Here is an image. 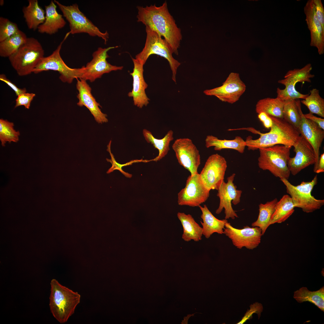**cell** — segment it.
<instances>
[{
  "label": "cell",
  "mask_w": 324,
  "mask_h": 324,
  "mask_svg": "<svg viewBox=\"0 0 324 324\" xmlns=\"http://www.w3.org/2000/svg\"><path fill=\"white\" fill-rule=\"evenodd\" d=\"M137 21L163 37L173 53L178 55L182 35L169 11L166 2L159 6L154 4L145 7L137 6Z\"/></svg>",
  "instance_id": "1"
},
{
  "label": "cell",
  "mask_w": 324,
  "mask_h": 324,
  "mask_svg": "<svg viewBox=\"0 0 324 324\" xmlns=\"http://www.w3.org/2000/svg\"><path fill=\"white\" fill-rule=\"evenodd\" d=\"M270 116L273 124L268 132L262 133L255 131L260 135L258 138L253 140L251 136L247 137L245 145L249 150H254L277 145L292 147L299 136L298 131L283 118Z\"/></svg>",
  "instance_id": "2"
},
{
  "label": "cell",
  "mask_w": 324,
  "mask_h": 324,
  "mask_svg": "<svg viewBox=\"0 0 324 324\" xmlns=\"http://www.w3.org/2000/svg\"><path fill=\"white\" fill-rule=\"evenodd\" d=\"M49 307L54 317L60 323L66 322L80 303L81 295L61 284L55 279L51 280Z\"/></svg>",
  "instance_id": "3"
},
{
  "label": "cell",
  "mask_w": 324,
  "mask_h": 324,
  "mask_svg": "<svg viewBox=\"0 0 324 324\" xmlns=\"http://www.w3.org/2000/svg\"><path fill=\"white\" fill-rule=\"evenodd\" d=\"M40 43L33 37H28L26 41L8 58L10 64L20 76H26L33 70L44 57Z\"/></svg>",
  "instance_id": "4"
},
{
  "label": "cell",
  "mask_w": 324,
  "mask_h": 324,
  "mask_svg": "<svg viewBox=\"0 0 324 324\" xmlns=\"http://www.w3.org/2000/svg\"><path fill=\"white\" fill-rule=\"evenodd\" d=\"M292 147L277 145L259 149L258 165L264 170H268L275 176L288 180L290 172L287 164Z\"/></svg>",
  "instance_id": "5"
},
{
  "label": "cell",
  "mask_w": 324,
  "mask_h": 324,
  "mask_svg": "<svg viewBox=\"0 0 324 324\" xmlns=\"http://www.w3.org/2000/svg\"><path fill=\"white\" fill-rule=\"evenodd\" d=\"M146 34L144 46L137 54L135 58L143 62L145 64L149 56L155 54L164 57L168 62L172 72V79L175 82L177 69L181 63L172 56L173 51L166 40L155 32L146 27Z\"/></svg>",
  "instance_id": "6"
},
{
  "label": "cell",
  "mask_w": 324,
  "mask_h": 324,
  "mask_svg": "<svg viewBox=\"0 0 324 324\" xmlns=\"http://www.w3.org/2000/svg\"><path fill=\"white\" fill-rule=\"evenodd\" d=\"M54 1L69 22L70 34L87 33L91 36H97L101 38L104 40V43L106 44L109 38L108 32H101L80 10L77 4L66 6L56 0Z\"/></svg>",
  "instance_id": "7"
},
{
  "label": "cell",
  "mask_w": 324,
  "mask_h": 324,
  "mask_svg": "<svg viewBox=\"0 0 324 324\" xmlns=\"http://www.w3.org/2000/svg\"><path fill=\"white\" fill-rule=\"evenodd\" d=\"M286 187L295 207L301 208L305 212H312L320 209L324 204V200L316 199L311 195L314 186L317 183V175L310 182H302L296 186L291 184L287 179H280Z\"/></svg>",
  "instance_id": "8"
},
{
  "label": "cell",
  "mask_w": 324,
  "mask_h": 324,
  "mask_svg": "<svg viewBox=\"0 0 324 324\" xmlns=\"http://www.w3.org/2000/svg\"><path fill=\"white\" fill-rule=\"evenodd\" d=\"M70 34L69 32L57 48L50 56L44 57L40 61L33 73L37 74L44 71L52 70L58 71L61 80L64 82L71 83L75 78H81L85 71V66L81 68H71L68 66L62 60L60 51L63 44Z\"/></svg>",
  "instance_id": "9"
},
{
  "label": "cell",
  "mask_w": 324,
  "mask_h": 324,
  "mask_svg": "<svg viewBox=\"0 0 324 324\" xmlns=\"http://www.w3.org/2000/svg\"><path fill=\"white\" fill-rule=\"evenodd\" d=\"M312 70L311 64H308L300 69H295L288 71L284 79L279 80L278 82L285 86L284 89L278 88L277 89V97L284 100L289 99H304L309 94H303L297 91L295 88L298 82H310V78L314 76L310 73Z\"/></svg>",
  "instance_id": "10"
},
{
  "label": "cell",
  "mask_w": 324,
  "mask_h": 324,
  "mask_svg": "<svg viewBox=\"0 0 324 324\" xmlns=\"http://www.w3.org/2000/svg\"><path fill=\"white\" fill-rule=\"evenodd\" d=\"M210 190L205 186L200 174L189 176L185 186L178 194V203L180 206H199L209 196Z\"/></svg>",
  "instance_id": "11"
},
{
  "label": "cell",
  "mask_w": 324,
  "mask_h": 324,
  "mask_svg": "<svg viewBox=\"0 0 324 324\" xmlns=\"http://www.w3.org/2000/svg\"><path fill=\"white\" fill-rule=\"evenodd\" d=\"M178 163L193 176L198 173L200 164L199 151L192 140L187 138L176 139L172 146Z\"/></svg>",
  "instance_id": "12"
},
{
  "label": "cell",
  "mask_w": 324,
  "mask_h": 324,
  "mask_svg": "<svg viewBox=\"0 0 324 324\" xmlns=\"http://www.w3.org/2000/svg\"><path fill=\"white\" fill-rule=\"evenodd\" d=\"M246 89V86L239 74L231 72L221 86L205 90L204 93L207 95L214 96L222 102L233 104L239 100Z\"/></svg>",
  "instance_id": "13"
},
{
  "label": "cell",
  "mask_w": 324,
  "mask_h": 324,
  "mask_svg": "<svg viewBox=\"0 0 324 324\" xmlns=\"http://www.w3.org/2000/svg\"><path fill=\"white\" fill-rule=\"evenodd\" d=\"M227 167L225 158L218 154H212L208 158L200 175L209 190H218L224 180Z\"/></svg>",
  "instance_id": "14"
},
{
  "label": "cell",
  "mask_w": 324,
  "mask_h": 324,
  "mask_svg": "<svg viewBox=\"0 0 324 324\" xmlns=\"http://www.w3.org/2000/svg\"><path fill=\"white\" fill-rule=\"evenodd\" d=\"M118 46L107 48H98L92 54V59L85 66V71L82 79L90 82L100 78L104 74L112 71L120 70L123 67L113 65L108 63L106 58L109 56L107 52L110 50L117 48Z\"/></svg>",
  "instance_id": "15"
},
{
  "label": "cell",
  "mask_w": 324,
  "mask_h": 324,
  "mask_svg": "<svg viewBox=\"0 0 324 324\" xmlns=\"http://www.w3.org/2000/svg\"><path fill=\"white\" fill-rule=\"evenodd\" d=\"M224 233L231 240L235 247L239 249L244 247L251 250L256 248L260 243L262 236V230L259 227L247 226L242 229H238L228 222L225 225Z\"/></svg>",
  "instance_id": "16"
},
{
  "label": "cell",
  "mask_w": 324,
  "mask_h": 324,
  "mask_svg": "<svg viewBox=\"0 0 324 324\" xmlns=\"http://www.w3.org/2000/svg\"><path fill=\"white\" fill-rule=\"evenodd\" d=\"M235 176V174L233 173L228 177L226 183L223 181L218 190L217 196L219 198L220 203L216 213L220 214L224 208L226 219L230 218L234 219L238 217L232 208L231 202L234 205L239 203L242 191L237 190L233 183Z\"/></svg>",
  "instance_id": "17"
},
{
  "label": "cell",
  "mask_w": 324,
  "mask_h": 324,
  "mask_svg": "<svg viewBox=\"0 0 324 324\" xmlns=\"http://www.w3.org/2000/svg\"><path fill=\"white\" fill-rule=\"evenodd\" d=\"M296 100L300 117L298 131L310 144L314 150L316 161L313 171L315 172L320 156V148L324 138V131L316 123L305 117L302 110L300 100Z\"/></svg>",
  "instance_id": "18"
},
{
  "label": "cell",
  "mask_w": 324,
  "mask_h": 324,
  "mask_svg": "<svg viewBox=\"0 0 324 324\" xmlns=\"http://www.w3.org/2000/svg\"><path fill=\"white\" fill-rule=\"evenodd\" d=\"M292 146L296 154L290 158L287 166L290 173L295 176L303 169L314 164L316 159L312 146L302 136L300 135Z\"/></svg>",
  "instance_id": "19"
},
{
  "label": "cell",
  "mask_w": 324,
  "mask_h": 324,
  "mask_svg": "<svg viewBox=\"0 0 324 324\" xmlns=\"http://www.w3.org/2000/svg\"><path fill=\"white\" fill-rule=\"evenodd\" d=\"M134 63L133 71L130 73L133 79V88L128 95L133 98L134 104L139 108L146 106L150 99L147 97L145 89L148 85L144 80L143 73L144 64L142 61L132 58Z\"/></svg>",
  "instance_id": "20"
},
{
  "label": "cell",
  "mask_w": 324,
  "mask_h": 324,
  "mask_svg": "<svg viewBox=\"0 0 324 324\" xmlns=\"http://www.w3.org/2000/svg\"><path fill=\"white\" fill-rule=\"evenodd\" d=\"M76 87L78 91L77 97L79 100L77 105L80 106H85L93 116L94 119L99 124L107 122V115L103 113L98 103L91 93L92 88L86 80L82 79H77Z\"/></svg>",
  "instance_id": "21"
},
{
  "label": "cell",
  "mask_w": 324,
  "mask_h": 324,
  "mask_svg": "<svg viewBox=\"0 0 324 324\" xmlns=\"http://www.w3.org/2000/svg\"><path fill=\"white\" fill-rule=\"evenodd\" d=\"M305 21L310 32V46L316 47L320 55L324 53V31L316 17L312 0H308L304 8Z\"/></svg>",
  "instance_id": "22"
},
{
  "label": "cell",
  "mask_w": 324,
  "mask_h": 324,
  "mask_svg": "<svg viewBox=\"0 0 324 324\" xmlns=\"http://www.w3.org/2000/svg\"><path fill=\"white\" fill-rule=\"evenodd\" d=\"M56 8L57 5L52 0L49 5L45 6V20L38 28L39 33L52 35L65 26V21L62 15L58 13Z\"/></svg>",
  "instance_id": "23"
},
{
  "label": "cell",
  "mask_w": 324,
  "mask_h": 324,
  "mask_svg": "<svg viewBox=\"0 0 324 324\" xmlns=\"http://www.w3.org/2000/svg\"><path fill=\"white\" fill-rule=\"evenodd\" d=\"M202 214L201 218L203 222L200 221L202 226L203 235L207 238H209L213 233L216 232L219 234L224 233V230L227 219L219 220L215 218L209 210L207 206H199Z\"/></svg>",
  "instance_id": "24"
},
{
  "label": "cell",
  "mask_w": 324,
  "mask_h": 324,
  "mask_svg": "<svg viewBox=\"0 0 324 324\" xmlns=\"http://www.w3.org/2000/svg\"><path fill=\"white\" fill-rule=\"evenodd\" d=\"M28 4L22 9L23 16L28 28L35 31L45 20V12L37 0H28Z\"/></svg>",
  "instance_id": "25"
},
{
  "label": "cell",
  "mask_w": 324,
  "mask_h": 324,
  "mask_svg": "<svg viewBox=\"0 0 324 324\" xmlns=\"http://www.w3.org/2000/svg\"><path fill=\"white\" fill-rule=\"evenodd\" d=\"M177 216L183 228L182 238L186 242L191 240L196 242L201 240L203 235L202 228L192 216L190 214H186L180 212L178 213Z\"/></svg>",
  "instance_id": "26"
},
{
  "label": "cell",
  "mask_w": 324,
  "mask_h": 324,
  "mask_svg": "<svg viewBox=\"0 0 324 324\" xmlns=\"http://www.w3.org/2000/svg\"><path fill=\"white\" fill-rule=\"evenodd\" d=\"M207 148L214 147V149L220 151L224 149L236 150L240 153H244L246 146L245 141L241 137L236 136L231 140H220L212 135L206 136L205 140Z\"/></svg>",
  "instance_id": "27"
},
{
  "label": "cell",
  "mask_w": 324,
  "mask_h": 324,
  "mask_svg": "<svg viewBox=\"0 0 324 324\" xmlns=\"http://www.w3.org/2000/svg\"><path fill=\"white\" fill-rule=\"evenodd\" d=\"M284 102L285 100L278 97L264 98L257 102L255 111L258 114L264 112L272 116L283 118V110Z\"/></svg>",
  "instance_id": "28"
},
{
  "label": "cell",
  "mask_w": 324,
  "mask_h": 324,
  "mask_svg": "<svg viewBox=\"0 0 324 324\" xmlns=\"http://www.w3.org/2000/svg\"><path fill=\"white\" fill-rule=\"evenodd\" d=\"M295 208L290 196L284 195L276 204L270 219V225L285 221L294 212Z\"/></svg>",
  "instance_id": "29"
},
{
  "label": "cell",
  "mask_w": 324,
  "mask_h": 324,
  "mask_svg": "<svg viewBox=\"0 0 324 324\" xmlns=\"http://www.w3.org/2000/svg\"><path fill=\"white\" fill-rule=\"evenodd\" d=\"M143 134L146 141L151 143L155 148L158 150V155L152 160H159L167 154L170 150V143L174 139L172 130H169L164 137L160 139L154 138L151 132L146 129L143 130Z\"/></svg>",
  "instance_id": "30"
},
{
  "label": "cell",
  "mask_w": 324,
  "mask_h": 324,
  "mask_svg": "<svg viewBox=\"0 0 324 324\" xmlns=\"http://www.w3.org/2000/svg\"><path fill=\"white\" fill-rule=\"evenodd\" d=\"M293 298L298 302H309L324 311V287L315 291H310L306 287H302L294 292Z\"/></svg>",
  "instance_id": "31"
},
{
  "label": "cell",
  "mask_w": 324,
  "mask_h": 324,
  "mask_svg": "<svg viewBox=\"0 0 324 324\" xmlns=\"http://www.w3.org/2000/svg\"><path fill=\"white\" fill-rule=\"evenodd\" d=\"M278 201L277 199L276 198L265 204L260 203L259 205V213L258 218L252 223L251 225L253 227L260 228L262 230V235L270 226V219Z\"/></svg>",
  "instance_id": "32"
},
{
  "label": "cell",
  "mask_w": 324,
  "mask_h": 324,
  "mask_svg": "<svg viewBox=\"0 0 324 324\" xmlns=\"http://www.w3.org/2000/svg\"><path fill=\"white\" fill-rule=\"evenodd\" d=\"M28 37L20 30L4 40L0 42V56L8 58L15 53L26 40Z\"/></svg>",
  "instance_id": "33"
},
{
  "label": "cell",
  "mask_w": 324,
  "mask_h": 324,
  "mask_svg": "<svg viewBox=\"0 0 324 324\" xmlns=\"http://www.w3.org/2000/svg\"><path fill=\"white\" fill-rule=\"evenodd\" d=\"M310 94L304 99L300 101L312 114L324 117V99L319 94V90L315 88L310 91Z\"/></svg>",
  "instance_id": "34"
},
{
  "label": "cell",
  "mask_w": 324,
  "mask_h": 324,
  "mask_svg": "<svg viewBox=\"0 0 324 324\" xmlns=\"http://www.w3.org/2000/svg\"><path fill=\"white\" fill-rule=\"evenodd\" d=\"M283 115V119L298 131L300 117L296 99L285 100Z\"/></svg>",
  "instance_id": "35"
},
{
  "label": "cell",
  "mask_w": 324,
  "mask_h": 324,
  "mask_svg": "<svg viewBox=\"0 0 324 324\" xmlns=\"http://www.w3.org/2000/svg\"><path fill=\"white\" fill-rule=\"evenodd\" d=\"M13 122L0 119V140L2 146L7 142H16L19 141L20 132L15 130Z\"/></svg>",
  "instance_id": "36"
},
{
  "label": "cell",
  "mask_w": 324,
  "mask_h": 324,
  "mask_svg": "<svg viewBox=\"0 0 324 324\" xmlns=\"http://www.w3.org/2000/svg\"><path fill=\"white\" fill-rule=\"evenodd\" d=\"M19 30L16 23L7 18L0 17V42L14 34Z\"/></svg>",
  "instance_id": "37"
},
{
  "label": "cell",
  "mask_w": 324,
  "mask_h": 324,
  "mask_svg": "<svg viewBox=\"0 0 324 324\" xmlns=\"http://www.w3.org/2000/svg\"><path fill=\"white\" fill-rule=\"evenodd\" d=\"M111 142V141L110 140L109 143V144L107 146V150L109 152L110 154L111 157V159H110L108 158H106V160L108 162H110L111 163V164H112V166L110 168L107 172V173H110L111 172H112L114 170H119L121 173H122L126 177L128 178H130L132 176V175L128 173L125 172L122 169V168L123 166L129 165H131L134 163L141 162H147L148 161V160H143L142 159L140 160H132L129 162L123 164H119L116 161L114 158L113 155L111 152L110 149V145Z\"/></svg>",
  "instance_id": "38"
},
{
  "label": "cell",
  "mask_w": 324,
  "mask_h": 324,
  "mask_svg": "<svg viewBox=\"0 0 324 324\" xmlns=\"http://www.w3.org/2000/svg\"><path fill=\"white\" fill-rule=\"evenodd\" d=\"M35 96L34 93L25 92L22 93L18 96L16 99V104L14 107L23 106L25 108L29 109L30 106L31 102Z\"/></svg>",
  "instance_id": "39"
},
{
  "label": "cell",
  "mask_w": 324,
  "mask_h": 324,
  "mask_svg": "<svg viewBox=\"0 0 324 324\" xmlns=\"http://www.w3.org/2000/svg\"><path fill=\"white\" fill-rule=\"evenodd\" d=\"M317 19L324 31V8L321 0H312Z\"/></svg>",
  "instance_id": "40"
},
{
  "label": "cell",
  "mask_w": 324,
  "mask_h": 324,
  "mask_svg": "<svg viewBox=\"0 0 324 324\" xmlns=\"http://www.w3.org/2000/svg\"><path fill=\"white\" fill-rule=\"evenodd\" d=\"M251 309L250 311H248V313L246 314L244 317L243 318L241 321L238 324H243L245 322L248 320H249L252 317V314L254 313H256L259 317L260 316L261 313L263 310L262 306L261 304L256 302L251 306Z\"/></svg>",
  "instance_id": "41"
},
{
  "label": "cell",
  "mask_w": 324,
  "mask_h": 324,
  "mask_svg": "<svg viewBox=\"0 0 324 324\" xmlns=\"http://www.w3.org/2000/svg\"><path fill=\"white\" fill-rule=\"evenodd\" d=\"M0 80L5 82L14 91L17 96L27 92L26 88H18L14 83L8 79L4 74H1L0 75Z\"/></svg>",
  "instance_id": "42"
},
{
  "label": "cell",
  "mask_w": 324,
  "mask_h": 324,
  "mask_svg": "<svg viewBox=\"0 0 324 324\" xmlns=\"http://www.w3.org/2000/svg\"><path fill=\"white\" fill-rule=\"evenodd\" d=\"M258 118L266 128L270 129L273 124V121L271 116L264 112H261L258 115Z\"/></svg>",
  "instance_id": "43"
},
{
  "label": "cell",
  "mask_w": 324,
  "mask_h": 324,
  "mask_svg": "<svg viewBox=\"0 0 324 324\" xmlns=\"http://www.w3.org/2000/svg\"><path fill=\"white\" fill-rule=\"evenodd\" d=\"M305 117L317 124L322 129L324 130V119L317 117L310 112L304 114Z\"/></svg>",
  "instance_id": "44"
},
{
  "label": "cell",
  "mask_w": 324,
  "mask_h": 324,
  "mask_svg": "<svg viewBox=\"0 0 324 324\" xmlns=\"http://www.w3.org/2000/svg\"><path fill=\"white\" fill-rule=\"evenodd\" d=\"M324 172V153L320 156L317 168L315 173H319Z\"/></svg>",
  "instance_id": "45"
}]
</instances>
